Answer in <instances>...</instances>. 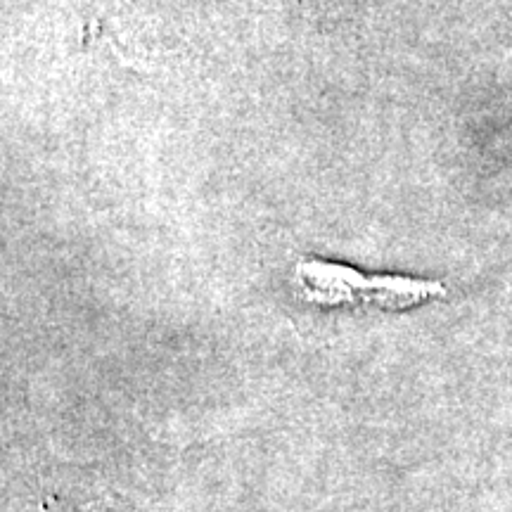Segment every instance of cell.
<instances>
[{"instance_id":"cell-1","label":"cell","mask_w":512,"mask_h":512,"mask_svg":"<svg viewBox=\"0 0 512 512\" xmlns=\"http://www.w3.org/2000/svg\"><path fill=\"white\" fill-rule=\"evenodd\" d=\"M294 278L306 299L323 306H366V309L373 306L382 311H406L446 294V287L437 280L363 275L356 268L320 259L299 261Z\"/></svg>"}]
</instances>
